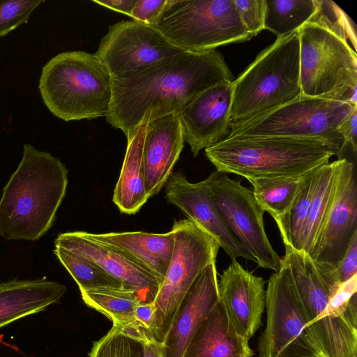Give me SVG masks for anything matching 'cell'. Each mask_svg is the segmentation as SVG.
I'll list each match as a JSON object with an SVG mask.
<instances>
[{
  "instance_id": "39",
  "label": "cell",
  "mask_w": 357,
  "mask_h": 357,
  "mask_svg": "<svg viewBox=\"0 0 357 357\" xmlns=\"http://www.w3.org/2000/svg\"><path fill=\"white\" fill-rule=\"evenodd\" d=\"M144 357H162L161 344L154 339H149L144 342Z\"/></svg>"
},
{
  "instance_id": "5",
  "label": "cell",
  "mask_w": 357,
  "mask_h": 357,
  "mask_svg": "<svg viewBox=\"0 0 357 357\" xmlns=\"http://www.w3.org/2000/svg\"><path fill=\"white\" fill-rule=\"evenodd\" d=\"M38 88L47 109L65 121L106 117L109 111L112 77L94 54L56 55L43 67Z\"/></svg>"
},
{
  "instance_id": "29",
  "label": "cell",
  "mask_w": 357,
  "mask_h": 357,
  "mask_svg": "<svg viewBox=\"0 0 357 357\" xmlns=\"http://www.w3.org/2000/svg\"><path fill=\"white\" fill-rule=\"evenodd\" d=\"M54 252L76 282L80 291L106 287H123L118 280L81 255L57 245H55Z\"/></svg>"
},
{
  "instance_id": "8",
  "label": "cell",
  "mask_w": 357,
  "mask_h": 357,
  "mask_svg": "<svg viewBox=\"0 0 357 357\" xmlns=\"http://www.w3.org/2000/svg\"><path fill=\"white\" fill-rule=\"evenodd\" d=\"M349 102L301 96L249 121L229 127L226 138L291 137L317 139L341 159L346 148L339 128L350 114Z\"/></svg>"
},
{
  "instance_id": "22",
  "label": "cell",
  "mask_w": 357,
  "mask_h": 357,
  "mask_svg": "<svg viewBox=\"0 0 357 357\" xmlns=\"http://www.w3.org/2000/svg\"><path fill=\"white\" fill-rule=\"evenodd\" d=\"M66 291L57 282L45 279L13 280L0 284V328L44 310L57 303Z\"/></svg>"
},
{
  "instance_id": "11",
  "label": "cell",
  "mask_w": 357,
  "mask_h": 357,
  "mask_svg": "<svg viewBox=\"0 0 357 357\" xmlns=\"http://www.w3.org/2000/svg\"><path fill=\"white\" fill-rule=\"evenodd\" d=\"M220 216L235 238L253 257L259 267L278 271L281 257L272 247L264 224V211L252 191L214 171L206 178Z\"/></svg>"
},
{
  "instance_id": "18",
  "label": "cell",
  "mask_w": 357,
  "mask_h": 357,
  "mask_svg": "<svg viewBox=\"0 0 357 357\" xmlns=\"http://www.w3.org/2000/svg\"><path fill=\"white\" fill-rule=\"evenodd\" d=\"M216 260L198 276L181 303L161 343L162 357H182L202 321L220 300Z\"/></svg>"
},
{
  "instance_id": "27",
  "label": "cell",
  "mask_w": 357,
  "mask_h": 357,
  "mask_svg": "<svg viewBox=\"0 0 357 357\" xmlns=\"http://www.w3.org/2000/svg\"><path fill=\"white\" fill-rule=\"evenodd\" d=\"M320 0H266L264 29L277 38L298 30L317 12Z\"/></svg>"
},
{
  "instance_id": "32",
  "label": "cell",
  "mask_w": 357,
  "mask_h": 357,
  "mask_svg": "<svg viewBox=\"0 0 357 357\" xmlns=\"http://www.w3.org/2000/svg\"><path fill=\"white\" fill-rule=\"evenodd\" d=\"M240 20L252 38L264 29L266 0H234Z\"/></svg>"
},
{
  "instance_id": "26",
  "label": "cell",
  "mask_w": 357,
  "mask_h": 357,
  "mask_svg": "<svg viewBox=\"0 0 357 357\" xmlns=\"http://www.w3.org/2000/svg\"><path fill=\"white\" fill-rule=\"evenodd\" d=\"M317 168L300 175L256 178L249 182L257 203L275 221L288 211L304 181Z\"/></svg>"
},
{
  "instance_id": "28",
  "label": "cell",
  "mask_w": 357,
  "mask_h": 357,
  "mask_svg": "<svg viewBox=\"0 0 357 357\" xmlns=\"http://www.w3.org/2000/svg\"><path fill=\"white\" fill-rule=\"evenodd\" d=\"M315 171L304 181L288 211L275 220L284 246L295 250L300 251L301 238L312 197Z\"/></svg>"
},
{
  "instance_id": "21",
  "label": "cell",
  "mask_w": 357,
  "mask_h": 357,
  "mask_svg": "<svg viewBox=\"0 0 357 357\" xmlns=\"http://www.w3.org/2000/svg\"><path fill=\"white\" fill-rule=\"evenodd\" d=\"M88 234L123 252L163 281L174 244L172 229L165 234L126 231Z\"/></svg>"
},
{
  "instance_id": "37",
  "label": "cell",
  "mask_w": 357,
  "mask_h": 357,
  "mask_svg": "<svg viewBox=\"0 0 357 357\" xmlns=\"http://www.w3.org/2000/svg\"><path fill=\"white\" fill-rule=\"evenodd\" d=\"M356 124L357 105L353 107L339 128V132L344 139L346 146L350 144L354 152H356L357 149Z\"/></svg>"
},
{
  "instance_id": "33",
  "label": "cell",
  "mask_w": 357,
  "mask_h": 357,
  "mask_svg": "<svg viewBox=\"0 0 357 357\" xmlns=\"http://www.w3.org/2000/svg\"><path fill=\"white\" fill-rule=\"evenodd\" d=\"M357 275L349 280L341 283L336 291L330 296L325 309L309 325L326 317H339L343 315L351 296L356 294ZM307 328V326H306Z\"/></svg>"
},
{
  "instance_id": "6",
  "label": "cell",
  "mask_w": 357,
  "mask_h": 357,
  "mask_svg": "<svg viewBox=\"0 0 357 357\" xmlns=\"http://www.w3.org/2000/svg\"><path fill=\"white\" fill-rule=\"evenodd\" d=\"M301 96L298 29L277 38L233 81L229 127Z\"/></svg>"
},
{
  "instance_id": "2",
  "label": "cell",
  "mask_w": 357,
  "mask_h": 357,
  "mask_svg": "<svg viewBox=\"0 0 357 357\" xmlns=\"http://www.w3.org/2000/svg\"><path fill=\"white\" fill-rule=\"evenodd\" d=\"M353 22L334 2L320 0L299 29L302 96L357 105V58L347 38L356 39Z\"/></svg>"
},
{
  "instance_id": "4",
  "label": "cell",
  "mask_w": 357,
  "mask_h": 357,
  "mask_svg": "<svg viewBox=\"0 0 357 357\" xmlns=\"http://www.w3.org/2000/svg\"><path fill=\"white\" fill-rule=\"evenodd\" d=\"M216 170L250 180L305 174L334 155L323 142L291 137L225 138L205 149Z\"/></svg>"
},
{
  "instance_id": "16",
  "label": "cell",
  "mask_w": 357,
  "mask_h": 357,
  "mask_svg": "<svg viewBox=\"0 0 357 357\" xmlns=\"http://www.w3.org/2000/svg\"><path fill=\"white\" fill-rule=\"evenodd\" d=\"M233 81L218 83L202 91L178 113L184 142L195 157L229 132Z\"/></svg>"
},
{
  "instance_id": "30",
  "label": "cell",
  "mask_w": 357,
  "mask_h": 357,
  "mask_svg": "<svg viewBox=\"0 0 357 357\" xmlns=\"http://www.w3.org/2000/svg\"><path fill=\"white\" fill-rule=\"evenodd\" d=\"M145 342L113 325L105 336L94 342L89 357H144Z\"/></svg>"
},
{
  "instance_id": "3",
  "label": "cell",
  "mask_w": 357,
  "mask_h": 357,
  "mask_svg": "<svg viewBox=\"0 0 357 357\" xmlns=\"http://www.w3.org/2000/svg\"><path fill=\"white\" fill-rule=\"evenodd\" d=\"M68 169L56 157L25 144L0 199V236L36 241L52 227L66 195Z\"/></svg>"
},
{
  "instance_id": "17",
  "label": "cell",
  "mask_w": 357,
  "mask_h": 357,
  "mask_svg": "<svg viewBox=\"0 0 357 357\" xmlns=\"http://www.w3.org/2000/svg\"><path fill=\"white\" fill-rule=\"evenodd\" d=\"M265 281L233 259L220 275L218 291L237 334L248 341L261 325L266 306Z\"/></svg>"
},
{
  "instance_id": "9",
  "label": "cell",
  "mask_w": 357,
  "mask_h": 357,
  "mask_svg": "<svg viewBox=\"0 0 357 357\" xmlns=\"http://www.w3.org/2000/svg\"><path fill=\"white\" fill-rule=\"evenodd\" d=\"M174 244L166 274L153 301V338L160 344L185 294L204 269L216 260L217 241L190 221H175Z\"/></svg>"
},
{
  "instance_id": "34",
  "label": "cell",
  "mask_w": 357,
  "mask_h": 357,
  "mask_svg": "<svg viewBox=\"0 0 357 357\" xmlns=\"http://www.w3.org/2000/svg\"><path fill=\"white\" fill-rule=\"evenodd\" d=\"M166 1L167 0H136L129 17L136 22L153 25Z\"/></svg>"
},
{
  "instance_id": "35",
  "label": "cell",
  "mask_w": 357,
  "mask_h": 357,
  "mask_svg": "<svg viewBox=\"0 0 357 357\" xmlns=\"http://www.w3.org/2000/svg\"><path fill=\"white\" fill-rule=\"evenodd\" d=\"M334 271L340 284L357 275V234L354 236L344 257Z\"/></svg>"
},
{
  "instance_id": "12",
  "label": "cell",
  "mask_w": 357,
  "mask_h": 357,
  "mask_svg": "<svg viewBox=\"0 0 357 357\" xmlns=\"http://www.w3.org/2000/svg\"><path fill=\"white\" fill-rule=\"evenodd\" d=\"M184 51L152 25L128 20L109 26L94 54L112 78H121Z\"/></svg>"
},
{
  "instance_id": "36",
  "label": "cell",
  "mask_w": 357,
  "mask_h": 357,
  "mask_svg": "<svg viewBox=\"0 0 357 357\" xmlns=\"http://www.w3.org/2000/svg\"><path fill=\"white\" fill-rule=\"evenodd\" d=\"M155 307L153 303H139L134 310V321L137 331L148 340L153 339L152 329Z\"/></svg>"
},
{
  "instance_id": "19",
  "label": "cell",
  "mask_w": 357,
  "mask_h": 357,
  "mask_svg": "<svg viewBox=\"0 0 357 357\" xmlns=\"http://www.w3.org/2000/svg\"><path fill=\"white\" fill-rule=\"evenodd\" d=\"M178 114H170L146 124L142 164L147 196L158 194L167 183L183 148Z\"/></svg>"
},
{
  "instance_id": "23",
  "label": "cell",
  "mask_w": 357,
  "mask_h": 357,
  "mask_svg": "<svg viewBox=\"0 0 357 357\" xmlns=\"http://www.w3.org/2000/svg\"><path fill=\"white\" fill-rule=\"evenodd\" d=\"M146 124L139 125L127 141L122 168L114 190L113 202L121 212L129 215L137 213L149 199L145 190L142 164Z\"/></svg>"
},
{
  "instance_id": "14",
  "label": "cell",
  "mask_w": 357,
  "mask_h": 357,
  "mask_svg": "<svg viewBox=\"0 0 357 357\" xmlns=\"http://www.w3.org/2000/svg\"><path fill=\"white\" fill-rule=\"evenodd\" d=\"M55 245L93 262L123 287L135 291L142 303L154 301L162 280L123 252L91 238L86 231L60 234Z\"/></svg>"
},
{
  "instance_id": "25",
  "label": "cell",
  "mask_w": 357,
  "mask_h": 357,
  "mask_svg": "<svg viewBox=\"0 0 357 357\" xmlns=\"http://www.w3.org/2000/svg\"><path fill=\"white\" fill-rule=\"evenodd\" d=\"M80 293L86 305L105 315L113 325L135 336L139 335L134 321V310L142 302L135 291L123 287H106Z\"/></svg>"
},
{
  "instance_id": "1",
  "label": "cell",
  "mask_w": 357,
  "mask_h": 357,
  "mask_svg": "<svg viewBox=\"0 0 357 357\" xmlns=\"http://www.w3.org/2000/svg\"><path fill=\"white\" fill-rule=\"evenodd\" d=\"M225 81H234L219 52L184 51L130 75L112 78L107 121L130 139L141 124L178 114L195 96Z\"/></svg>"
},
{
  "instance_id": "31",
  "label": "cell",
  "mask_w": 357,
  "mask_h": 357,
  "mask_svg": "<svg viewBox=\"0 0 357 357\" xmlns=\"http://www.w3.org/2000/svg\"><path fill=\"white\" fill-rule=\"evenodd\" d=\"M43 0H0V37L26 23Z\"/></svg>"
},
{
  "instance_id": "13",
  "label": "cell",
  "mask_w": 357,
  "mask_h": 357,
  "mask_svg": "<svg viewBox=\"0 0 357 357\" xmlns=\"http://www.w3.org/2000/svg\"><path fill=\"white\" fill-rule=\"evenodd\" d=\"M357 234V181L354 164L345 158L341 165L335 197L310 255L317 268L333 270Z\"/></svg>"
},
{
  "instance_id": "15",
  "label": "cell",
  "mask_w": 357,
  "mask_h": 357,
  "mask_svg": "<svg viewBox=\"0 0 357 357\" xmlns=\"http://www.w3.org/2000/svg\"><path fill=\"white\" fill-rule=\"evenodd\" d=\"M166 197L188 219L213 237L231 260L242 257L255 261L223 222L206 179L190 183L183 174L172 173L167 181Z\"/></svg>"
},
{
  "instance_id": "10",
  "label": "cell",
  "mask_w": 357,
  "mask_h": 357,
  "mask_svg": "<svg viewBox=\"0 0 357 357\" xmlns=\"http://www.w3.org/2000/svg\"><path fill=\"white\" fill-rule=\"evenodd\" d=\"M266 325L259 357H321L306 326L309 318L289 267L281 257L266 291Z\"/></svg>"
},
{
  "instance_id": "20",
  "label": "cell",
  "mask_w": 357,
  "mask_h": 357,
  "mask_svg": "<svg viewBox=\"0 0 357 357\" xmlns=\"http://www.w3.org/2000/svg\"><path fill=\"white\" fill-rule=\"evenodd\" d=\"M248 341L231 325L220 300L202 321L182 357H252Z\"/></svg>"
},
{
  "instance_id": "7",
  "label": "cell",
  "mask_w": 357,
  "mask_h": 357,
  "mask_svg": "<svg viewBox=\"0 0 357 357\" xmlns=\"http://www.w3.org/2000/svg\"><path fill=\"white\" fill-rule=\"evenodd\" d=\"M152 26L178 47L193 52L252 38L234 0H167Z\"/></svg>"
},
{
  "instance_id": "24",
  "label": "cell",
  "mask_w": 357,
  "mask_h": 357,
  "mask_svg": "<svg viewBox=\"0 0 357 357\" xmlns=\"http://www.w3.org/2000/svg\"><path fill=\"white\" fill-rule=\"evenodd\" d=\"M341 159L320 166L314 174L312 197L300 242V251H303L308 256L312 252L333 204Z\"/></svg>"
},
{
  "instance_id": "38",
  "label": "cell",
  "mask_w": 357,
  "mask_h": 357,
  "mask_svg": "<svg viewBox=\"0 0 357 357\" xmlns=\"http://www.w3.org/2000/svg\"><path fill=\"white\" fill-rule=\"evenodd\" d=\"M93 1L100 6L130 16L136 0H93Z\"/></svg>"
}]
</instances>
